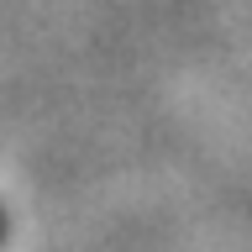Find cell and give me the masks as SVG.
Instances as JSON below:
<instances>
[{"label":"cell","mask_w":252,"mask_h":252,"mask_svg":"<svg viewBox=\"0 0 252 252\" xmlns=\"http://www.w3.org/2000/svg\"><path fill=\"white\" fill-rule=\"evenodd\" d=\"M0 236H5V216H0Z\"/></svg>","instance_id":"cell-1"}]
</instances>
